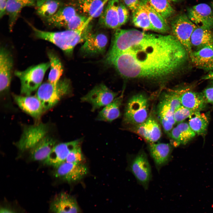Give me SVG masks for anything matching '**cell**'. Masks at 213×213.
Segmentation results:
<instances>
[{
    "mask_svg": "<svg viewBox=\"0 0 213 213\" xmlns=\"http://www.w3.org/2000/svg\"><path fill=\"white\" fill-rule=\"evenodd\" d=\"M13 66V60L11 53L3 46L0 49V91L3 93L9 87Z\"/></svg>",
    "mask_w": 213,
    "mask_h": 213,
    "instance_id": "obj_15",
    "label": "cell"
},
{
    "mask_svg": "<svg viewBox=\"0 0 213 213\" xmlns=\"http://www.w3.org/2000/svg\"><path fill=\"white\" fill-rule=\"evenodd\" d=\"M50 66L49 62H47L31 66L23 71H15L14 74L20 81L21 93L30 95L38 88Z\"/></svg>",
    "mask_w": 213,
    "mask_h": 213,
    "instance_id": "obj_4",
    "label": "cell"
},
{
    "mask_svg": "<svg viewBox=\"0 0 213 213\" xmlns=\"http://www.w3.org/2000/svg\"><path fill=\"white\" fill-rule=\"evenodd\" d=\"M212 9L213 11V2L212 4Z\"/></svg>",
    "mask_w": 213,
    "mask_h": 213,
    "instance_id": "obj_47",
    "label": "cell"
},
{
    "mask_svg": "<svg viewBox=\"0 0 213 213\" xmlns=\"http://www.w3.org/2000/svg\"><path fill=\"white\" fill-rule=\"evenodd\" d=\"M71 90L70 81L66 79L60 80L56 84L48 82L42 84L38 88L36 96L41 101L44 110L55 106Z\"/></svg>",
    "mask_w": 213,
    "mask_h": 213,
    "instance_id": "obj_3",
    "label": "cell"
},
{
    "mask_svg": "<svg viewBox=\"0 0 213 213\" xmlns=\"http://www.w3.org/2000/svg\"><path fill=\"white\" fill-rule=\"evenodd\" d=\"M141 1L148 13L153 30L162 33L168 31L170 28L166 19L146 0H141Z\"/></svg>",
    "mask_w": 213,
    "mask_h": 213,
    "instance_id": "obj_29",
    "label": "cell"
},
{
    "mask_svg": "<svg viewBox=\"0 0 213 213\" xmlns=\"http://www.w3.org/2000/svg\"><path fill=\"white\" fill-rule=\"evenodd\" d=\"M197 112L181 105L175 112L173 117L175 123L182 122L185 119L190 118Z\"/></svg>",
    "mask_w": 213,
    "mask_h": 213,
    "instance_id": "obj_37",
    "label": "cell"
},
{
    "mask_svg": "<svg viewBox=\"0 0 213 213\" xmlns=\"http://www.w3.org/2000/svg\"><path fill=\"white\" fill-rule=\"evenodd\" d=\"M127 7L133 12L140 6V0H122Z\"/></svg>",
    "mask_w": 213,
    "mask_h": 213,
    "instance_id": "obj_42",
    "label": "cell"
},
{
    "mask_svg": "<svg viewBox=\"0 0 213 213\" xmlns=\"http://www.w3.org/2000/svg\"><path fill=\"white\" fill-rule=\"evenodd\" d=\"M48 125L43 123L26 126L16 145L19 150L24 152L30 150L47 135Z\"/></svg>",
    "mask_w": 213,
    "mask_h": 213,
    "instance_id": "obj_9",
    "label": "cell"
},
{
    "mask_svg": "<svg viewBox=\"0 0 213 213\" xmlns=\"http://www.w3.org/2000/svg\"><path fill=\"white\" fill-rule=\"evenodd\" d=\"M92 19L78 14L68 23L65 28L67 30H77L89 25Z\"/></svg>",
    "mask_w": 213,
    "mask_h": 213,
    "instance_id": "obj_36",
    "label": "cell"
},
{
    "mask_svg": "<svg viewBox=\"0 0 213 213\" xmlns=\"http://www.w3.org/2000/svg\"><path fill=\"white\" fill-rule=\"evenodd\" d=\"M187 15L197 26L213 29V11L207 4L201 3L188 8Z\"/></svg>",
    "mask_w": 213,
    "mask_h": 213,
    "instance_id": "obj_14",
    "label": "cell"
},
{
    "mask_svg": "<svg viewBox=\"0 0 213 213\" xmlns=\"http://www.w3.org/2000/svg\"><path fill=\"white\" fill-rule=\"evenodd\" d=\"M192 48L195 50L213 45V32L212 29L203 27L197 26L191 37Z\"/></svg>",
    "mask_w": 213,
    "mask_h": 213,
    "instance_id": "obj_26",
    "label": "cell"
},
{
    "mask_svg": "<svg viewBox=\"0 0 213 213\" xmlns=\"http://www.w3.org/2000/svg\"><path fill=\"white\" fill-rule=\"evenodd\" d=\"M208 103L213 106V81H211L202 92Z\"/></svg>",
    "mask_w": 213,
    "mask_h": 213,
    "instance_id": "obj_41",
    "label": "cell"
},
{
    "mask_svg": "<svg viewBox=\"0 0 213 213\" xmlns=\"http://www.w3.org/2000/svg\"><path fill=\"white\" fill-rule=\"evenodd\" d=\"M36 38L50 42L61 49L67 55L72 54L75 46L84 42L91 33L89 25L77 30H67L59 32H49L38 29L28 22Z\"/></svg>",
    "mask_w": 213,
    "mask_h": 213,
    "instance_id": "obj_2",
    "label": "cell"
},
{
    "mask_svg": "<svg viewBox=\"0 0 213 213\" xmlns=\"http://www.w3.org/2000/svg\"><path fill=\"white\" fill-rule=\"evenodd\" d=\"M117 93L113 92L103 83L95 86L81 98L82 102L89 103L94 111L110 103L115 98Z\"/></svg>",
    "mask_w": 213,
    "mask_h": 213,
    "instance_id": "obj_10",
    "label": "cell"
},
{
    "mask_svg": "<svg viewBox=\"0 0 213 213\" xmlns=\"http://www.w3.org/2000/svg\"><path fill=\"white\" fill-rule=\"evenodd\" d=\"M36 0H8L6 14L9 17V29L12 30L13 27L22 10L27 7H35Z\"/></svg>",
    "mask_w": 213,
    "mask_h": 213,
    "instance_id": "obj_24",
    "label": "cell"
},
{
    "mask_svg": "<svg viewBox=\"0 0 213 213\" xmlns=\"http://www.w3.org/2000/svg\"><path fill=\"white\" fill-rule=\"evenodd\" d=\"M181 105L197 112L204 110L208 103L203 92L183 90L180 94Z\"/></svg>",
    "mask_w": 213,
    "mask_h": 213,
    "instance_id": "obj_21",
    "label": "cell"
},
{
    "mask_svg": "<svg viewBox=\"0 0 213 213\" xmlns=\"http://www.w3.org/2000/svg\"><path fill=\"white\" fill-rule=\"evenodd\" d=\"M13 97L21 109L35 119L39 118L44 110L41 101L36 96L13 95Z\"/></svg>",
    "mask_w": 213,
    "mask_h": 213,
    "instance_id": "obj_19",
    "label": "cell"
},
{
    "mask_svg": "<svg viewBox=\"0 0 213 213\" xmlns=\"http://www.w3.org/2000/svg\"><path fill=\"white\" fill-rule=\"evenodd\" d=\"M132 13L133 22L135 26L144 30H153L148 13L141 1L140 6Z\"/></svg>",
    "mask_w": 213,
    "mask_h": 213,
    "instance_id": "obj_34",
    "label": "cell"
},
{
    "mask_svg": "<svg viewBox=\"0 0 213 213\" xmlns=\"http://www.w3.org/2000/svg\"><path fill=\"white\" fill-rule=\"evenodd\" d=\"M169 1H170L174 2H177L180 1L182 0H168Z\"/></svg>",
    "mask_w": 213,
    "mask_h": 213,
    "instance_id": "obj_46",
    "label": "cell"
},
{
    "mask_svg": "<svg viewBox=\"0 0 213 213\" xmlns=\"http://www.w3.org/2000/svg\"><path fill=\"white\" fill-rule=\"evenodd\" d=\"M122 97V95H120L105 106L99 113L96 120L111 122L118 118L120 115V107Z\"/></svg>",
    "mask_w": 213,
    "mask_h": 213,
    "instance_id": "obj_30",
    "label": "cell"
},
{
    "mask_svg": "<svg viewBox=\"0 0 213 213\" xmlns=\"http://www.w3.org/2000/svg\"><path fill=\"white\" fill-rule=\"evenodd\" d=\"M203 80H213V71H210L205 75L203 76L201 78Z\"/></svg>",
    "mask_w": 213,
    "mask_h": 213,
    "instance_id": "obj_45",
    "label": "cell"
},
{
    "mask_svg": "<svg viewBox=\"0 0 213 213\" xmlns=\"http://www.w3.org/2000/svg\"><path fill=\"white\" fill-rule=\"evenodd\" d=\"M146 0L165 19L171 16L174 12L168 0Z\"/></svg>",
    "mask_w": 213,
    "mask_h": 213,
    "instance_id": "obj_35",
    "label": "cell"
},
{
    "mask_svg": "<svg viewBox=\"0 0 213 213\" xmlns=\"http://www.w3.org/2000/svg\"><path fill=\"white\" fill-rule=\"evenodd\" d=\"M77 4L83 15L92 19L100 16L105 6L104 0H77Z\"/></svg>",
    "mask_w": 213,
    "mask_h": 213,
    "instance_id": "obj_28",
    "label": "cell"
},
{
    "mask_svg": "<svg viewBox=\"0 0 213 213\" xmlns=\"http://www.w3.org/2000/svg\"><path fill=\"white\" fill-rule=\"evenodd\" d=\"M176 127L179 130L182 136L187 143L192 140L196 135V133L187 122H180L177 125Z\"/></svg>",
    "mask_w": 213,
    "mask_h": 213,
    "instance_id": "obj_39",
    "label": "cell"
},
{
    "mask_svg": "<svg viewBox=\"0 0 213 213\" xmlns=\"http://www.w3.org/2000/svg\"><path fill=\"white\" fill-rule=\"evenodd\" d=\"M84 160L85 158L80 145L74 148L70 152L65 161L69 163L78 164L83 163Z\"/></svg>",
    "mask_w": 213,
    "mask_h": 213,
    "instance_id": "obj_38",
    "label": "cell"
},
{
    "mask_svg": "<svg viewBox=\"0 0 213 213\" xmlns=\"http://www.w3.org/2000/svg\"><path fill=\"white\" fill-rule=\"evenodd\" d=\"M52 213H82L76 197L66 192L55 195L50 204Z\"/></svg>",
    "mask_w": 213,
    "mask_h": 213,
    "instance_id": "obj_13",
    "label": "cell"
},
{
    "mask_svg": "<svg viewBox=\"0 0 213 213\" xmlns=\"http://www.w3.org/2000/svg\"><path fill=\"white\" fill-rule=\"evenodd\" d=\"M8 0H0V17L6 14V8Z\"/></svg>",
    "mask_w": 213,
    "mask_h": 213,
    "instance_id": "obj_43",
    "label": "cell"
},
{
    "mask_svg": "<svg viewBox=\"0 0 213 213\" xmlns=\"http://www.w3.org/2000/svg\"><path fill=\"white\" fill-rule=\"evenodd\" d=\"M148 101L144 94L139 93L131 97L127 104L124 121L128 124L138 125L148 118Z\"/></svg>",
    "mask_w": 213,
    "mask_h": 213,
    "instance_id": "obj_7",
    "label": "cell"
},
{
    "mask_svg": "<svg viewBox=\"0 0 213 213\" xmlns=\"http://www.w3.org/2000/svg\"><path fill=\"white\" fill-rule=\"evenodd\" d=\"M61 6L59 0H36L35 7L37 14L46 20L54 14Z\"/></svg>",
    "mask_w": 213,
    "mask_h": 213,
    "instance_id": "obj_31",
    "label": "cell"
},
{
    "mask_svg": "<svg viewBox=\"0 0 213 213\" xmlns=\"http://www.w3.org/2000/svg\"><path fill=\"white\" fill-rule=\"evenodd\" d=\"M77 14L76 10L72 6H61L54 14L46 19L45 21L46 23L51 27L65 28Z\"/></svg>",
    "mask_w": 213,
    "mask_h": 213,
    "instance_id": "obj_25",
    "label": "cell"
},
{
    "mask_svg": "<svg viewBox=\"0 0 213 213\" xmlns=\"http://www.w3.org/2000/svg\"><path fill=\"white\" fill-rule=\"evenodd\" d=\"M49 60L50 71L48 77V82L56 84L60 80L63 71L62 62L57 55L52 51L47 52Z\"/></svg>",
    "mask_w": 213,
    "mask_h": 213,
    "instance_id": "obj_32",
    "label": "cell"
},
{
    "mask_svg": "<svg viewBox=\"0 0 213 213\" xmlns=\"http://www.w3.org/2000/svg\"><path fill=\"white\" fill-rule=\"evenodd\" d=\"M146 34V33L135 29H117L114 34L105 60L124 52L138 43L144 38Z\"/></svg>",
    "mask_w": 213,
    "mask_h": 213,
    "instance_id": "obj_6",
    "label": "cell"
},
{
    "mask_svg": "<svg viewBox=\"0 0 213 213\" xmlns=\"http://www.w3.org/2000/svg\"><path fill=\"white\" fill-rule=\"evenodd\" d=\"M133 131L149 143L158 141L162 135L159 123L151 116L142 123L137 125Z\"/></svg>",
    "mask_w": 213,
    "mask_h": 213,
    "instance_id": "obj_17",
    "label": "cell"
},
{
    "mask_svg": "<svg viewBox=\"0 0 213 213\" xmlns=\"http://www.w3.org/2000/svg\"><path fill=\"white\" fill-rule=\"evenodd\" d=\"M129 13L128 8L122 2H120L118 7V15L120 27L127 21Z\"/></svg>",
    "mask_w": 213,
    "mask_h": 213,
    "instance_id": "obj_40",
    "label": "cell"
},
{
    "mask_svg": "<svg viewBox=\"0 0 213 213\" xmlns=\"http://www.w3.org/2000/svg\"><path fill=\"white\" fill-rule=\"evenodd\" d=\"M55 168V176L69 183L80 181L88 172V168L83 163L76 164L65 161Z\"/></svg>",
    "mask_w": 213,
    "mask_h": 213,
    "instance_id": "obj_11",
    "label": "cell"
},
{
    "mask_svg": "<svg viewBox=\"0 0 213 213\" xmlns=\"http://www.w3.org/2000/svg\"><path fill=\"white\" fill-rule=\"evenodd\" d=\"M182 90L167 93L160 99L157 108L159 120L165 132L168 133L175 123L173 115L181 105L180 96Z\"/></svg>",
    "mask_w": 213,
    "mask_h": 213,
    "instance_id": "obj_5",
    "label": "cell"
},
{
    "mask_svg": "<svg viewBox=\"0 0 213 213\" xmlns=\"http://www.w3.org/2000/svg\"><path fill=\"white\" fill-rule=\"evenodd\" d=\"M130 169L140 184L147 188L151 177V169L147 155L141 149L131 163Z\"/></svg>",
    "mask_w": 213,
    "mask_h": 213,
    "instance_id": "obj_12",
    "label": "cell"
},
{
    "mask_svg": "<svg viewBox=\"0 0 213 213\" xmlns=\"http://www.w3.org/2000/svg\"><path fill=\"white\" fill-rule=\"evenodd\" d=\"M56 144L55 140L46 135L30 150L31 159L34 161L44 160Z\"/></svg>",
    "mask_w": 213,
    "mask_h": 213,
    "instance_id": "obj_27",
    "label": "cell"
},
{
    "mask_svg": "<svg viewBox=\"0 0 213 213\" xmlns=\"http://www.w3.org/2000/svg\"><path fill=\"white\" fill-rule=\"evenodd\" d=\"M81 143V140L78 139L57 144L44 160V163L55 167H57L66 161L70 152L76 147L80 145Z\"/></svg>",
    "mask_w": 213,
    "mask_h": 213,
    "instance_id": "obj_16",
    "label": "cell"
},
{
    "mask_svg": "<svg viewBox=\"0 0 213 213\" xmlns=\"http://www.w3.org/2000/svg\"><path fill=\"white\" fill-rule=\"evenodd\" d=\"M0 213H18L14 209L7 206H2L0 208Z\"/></svg>",
    "mask_w": 213,
    "mask_h": 213,
    "instance_id": "obj_44",
    "label": "cell"
},
{
    "mask_svg": "<svg viewBox=\"0 0 213 213\" xmlns=\"http://www.w3.org/2000/svg\"><path fill=\"white\" fill-rule=\"evenodd\" d=\"M189 57L196 68L209 72L213 70V45L193 51Z\"/></svg>",
    "mask_w": 213,
    "mask_h": 213,
    "instance_id": "obj_20",
    "label": "cell"
},
{
    "mask_svg": "<svg viewBox=\"0 0 213 213\" xmlns=\"http://www.w3.org/2000/svg\"><path fill=\"white\" fill-rule=\"evenodd\" d=\"M190 118L188 124L194 132L199 135L204 136L207 133L209 118L208 113L196 112Z\"/></svg>",
    "mask_w": 213,
    "mask_h": 213,
    "instance_id": "obj_33",
    "label": "cell"
},
{
    "mask_svg": "<svg viewBox=\"0 0 213 213\" xmlns=\"http://www.w3.org/2000/svg\"><path fill=\"white\" fill-rule=\"evenodd\" d=\"M108 43L106 35L102 33H90L80 49L85 56L93 55L102 53L105 51Z\"/></svg>",
    "mask_w": 213,
    "mask_h": 213,
    "instance_id": "obj_18",
    "label": "cell"
},
{
    "mask_svg": "<svg viewBox=\"0 0 213 213\" xmlns=\"http://www.w3.org/2000/svg\"><path fill=\"white\" fill-rule=\"evenodd\" d=\"M173 36L185 48L190 56L193 51L191 39L197 26L184 14L175 17L171 22Z\"/></svg>",
    "mask_w": 213,
    "mask_h": 213,
    "instance_id": "obj_8",
    "label": "cell"
},
{
    "mask_svg": "<svg viewBox=\"0 0 213 213\" xmlns=\"http://www.w3.org/2000/svg\"><path fill=\"white\" fill-rule=\"evenodd\" d=\"M189 59L173 35L146 33L140 42L111 59L109 64L125 78L159 80L176 73Z\"/></svg>",
    "mask_w": 213,
    "mask_h": 213,
    "instance_id": "obj_1",
    "label": "cell"
},
{
    "mask_svg": "<svg viewBox=\"0 0 213 213\" xmlns=\"http://www.w3.org/2000/svg\"><path fill=\"white\" fill-rule=\"evenodd\" d=\"M149 149L156 165L159 168L168 162L172 152V146L168 143H150Z\"/></svg>",
    "mask_w": 213,
    "mask_h": 213,
    "instance_id": "obj_23",
    "label": "cell"
},
{
    "mask_svg": "<svg viewBox=\"0 0 213 213\" xmlns=\"http://www.w3.org/2000/svg\"><path fill=\"white\" fill-rule=\"evenodd\" d=\"M119 0H109L100 16L99 23L103 26L116 29L120 27L118 15Z\"/></svg>",
    "mask_w": 213,
    "mask_h": 213,
    "instance_id": "obj_22",
    "label": "cell"
}]
</instances>
